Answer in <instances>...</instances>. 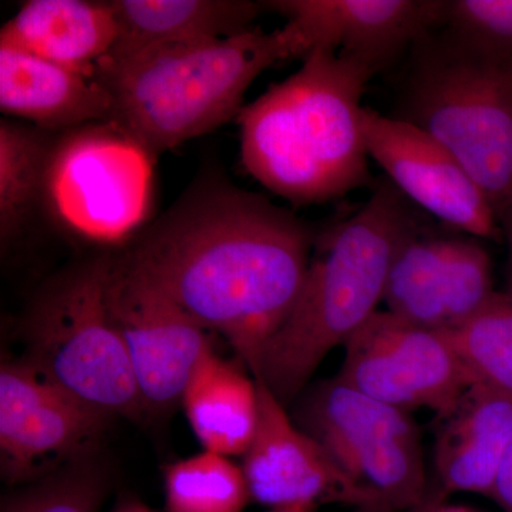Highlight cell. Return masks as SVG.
Instances as JSON below:
<instances>
[{
    "label": "cell",
    "mask_w": 512,
    "mask_h": 512,
    "mask_svg": "<svg viewBox=\"0 0 512 512\" xmlns=\"http://www.w3.org/2000/svg\"><path fill=\"white\" fill-rule=\"evenodd\" d=\"M106 490L101 473L83 461L9 498L2 512H99Z\"/></svg>",
    "instance_id": "cb8c5ba5"
},
{
    "label": "cell",
    "mask_w": 512,
    "mask_h": 512,
    "mask_svg": "<svg viewBox=\"0 0 512 512\" xmlns=\"http://www.w3.org/2000/svg\"><path fill=\"white\" fill-rule=\"evenodd\" d=\"M259 421L254 440L242 456L252 501L269 508L346 504L384 507L335 463L328 451L286 413L285 404L261 380Z\"/></svg>",
    "instance_id": "9a60e30c"
},
{
    "label": "cell",
    "mask_w": 512,
    "mask_h": 512,
    "mask_svg": "<svg viewBox=\"0 0 512 512\" xmlns=\"http://www.w3.org/2000/svg\"><path fill=\"white\" fill-rule=\"evenodd\" d=\"M298 426L340 470L393 512L429 493L420 430L409 412L359 392L338 376L303 397Z\"/></svg>",
    "instance_id": "ba28073f"
},
{
    "label": "cell",
    "mask_w": 512,
    "mask_h": 512,
    "mask_svg": "<svg viewBox=\"0 0 512 512\" xmlns=\"http://www.w3.org/2000/svg\"><path fill=\"white\" fill-rule=\"evenodd\" d=\"M447 495L439 487H430L424 500L407 512H436L437 508L446 501Z\"/></svg>",
    "instance_id": "83f0119b"
},
{
    "label": "cell",
    "mask_w": 512,
    "mask_h": 512,
    "mask_svg": "<svg viewBox=\"0 0 512 512\" xmlns=\"http://www.w3.org/2000/svg\"><path fill=\"white\" fill-rule=\"evenodd\" d=\"M0 110L30 126L63 133L111 121L113 103L93 76L16 47L0 46Z\"/></svg>",
    "instance_id": "2e32d148"
},
{
    "label": "cell",
    "mask_w": 512,
    "mask_h": 512,
    "mask_svg": "<svg viewBox=\"0 0 512 512\" xmlns=\"http://www.w3.org/2000/svg\"><path fill=\"white\" fill-rule=\"evenodd\" d=\"M111 512H156L151 510L148 505L141 503V501L136 500V498H127V500L121 501V503L117 504L114 507V510Z\"/></svg>",
    "instance_id": "f1b7e54d"
},
{
    "label": "cell",
    "mask_w": 512,
    "mask_h": 512,
    "mask_svg": "<svg viewBox=\"0 0 512 512\" xmlns=\"http://www.w3.org/2000/svg\"><path fill=\"white\" fill-rule=\"evenodd\" d=\"M500 224L508 244V289L505 296L512 306V208L500 218Z\"/></svg>",
    "instance_id": "4316f807"
},
{
    "label": "cell",
    "mask_w": 512,
    "mask_h": 512,
    "mask_svg": "<svg viewBox=\"0 0 512 512\" xmlns=\"http://www.w3.org/2000/svg\"><path fill=\"white\" fill-rule=\"evenodd\" d=\"M315 238L293 212L220 175L194 181L117 256L208 332L254 377L291 313Z\"/></svg>",
    "instance_id": "6da1fadb"
},
{
    "label": "cell",
    "mask_w": 512,
    "mask_h": 512,
    "mask_svg": "<svg viewBox=\"0 0 512 512\" xmlns=\"http://www.w3.org/2000/svg\"><path fill=\"white\" fill-rule=\"evenodd\" d=\"M356 512H393L386 507H362L357 508Z\"/></svg>",
    "instance_id": "4dcf8cb0"
},
{
    "label": "cell",
    "mask_w": 512,
    "mask_h": 512,
    "mask_svg": "<svg viewBox=\"0 0 512 512\" xmlns=\"http://www.w3.org/2000/svg\"><path fill=\"white\" fill-rule=\"evenodd\" d=\"M444 333L470 386L512 399V306L505 293L495 292L476 315Z\"/></svg>",
    "instance_id": "7402d4cb"
},
{
    "label": "cell",
    "mask_w": 512,
    "mask_h": 512,
    "mask_svg": "<svg viewBox=\"0 0 512 512\" xmlns=\"http://www.w3.org/2000/svg\"><path fill=\"white\" fill-rule=\"evenodd\" d=\"M264 5L298 30L308 55L333 50L375 77L444 25L447 0H274Z\"/></svg>",
    "instance_id": "4fadbf2b"
},
{
    "label": "cell",
    "mask_w": 512,
    "mask_h": 512,
    "mask_svg": "<svg viewBox=\"0 0 512 512\" xmlns=\"http://www.w3.org/2000/svg\"><path fill=\"white\" fill-rule=\"evenodd\" d=\"M113 252L64 269L30 305L23 359L64 392L107 416L147 414L126 346L111 318Z\"/></svg>",
    "instance_id": "8992f818"
},
{
    "label": "cell",
    "mask_w": 512,
    "mask_h": 512,
    "mask_svg": "<svg viewBox=\"0 0 512 512\" xmlns=\"http://www.w3.org/2000/svg\"><path fill=\"white\" fill-rule=\"evenodd\" d=\"M443 28L478 52L512 60V0H447Z\"/></svg>",
    "instance_id": "d4e9b609"
},
{
    "label": "cell",
    "mask_w": 512,
    "mask_h": 512,
    "mask_svg": "<svg viewBox=\"0 0 512 512\" xmlns=\"http://www.w3.org/2000/svg\"><path fill=\"white\" fill-rule=\"evenodd\" d=\"M443 419L434 451L437 487L446 495L491 497L512 440L511 397L471 386Z\"/></svg>",
    "instance_id": "e0dca14e"
},
{
    "label": "cell",
    "mask_w": 512,
    "mask_h": 512,
    "mask_svg": "<svg viewBox=\"0 0 512 512\" xmlns=\"http://www.w3.org/2000/svg\"><path fill=\"white\" fill-rule=\"evenodd\" d=\"M163 473L167 512H244L252 501L242 466L212 451L174 461Z\"/></svg>",
    "instance_id": "603a6c76"
},
{
    "label": "cell",
    "mask_w": 512,
    "mask_h": 512,
    "mask_svg": "<svg viewBox=\"0 0 512 512\" xmlns=\"http://www.w3.org/2000/svg\"><path fill=\"white\" fill-rule=\"evenodd\" d=\"M419 229L406 197L383 181L359 210L323 232L298 299L256 372L279 402L301 394L325 357L375 315L397 252Z\"/></svg>",
    "instance_id": "3957f363"
},
{
    "label": "cell",
    "mask_w": 512,
    "mask_h": 512,
    "mask_svg": "<svg viewBox=\"0 0 512 512\" xmlns=\"http://www.w3.org/2000/svg\"><path fill=\"white\" fill-rule=\"evenodd\" d=\"M154 156L113 121L57 133L42 208L57 227L97 245L127 244L154 194Z\"/></svg>",
    "instance_id": "52a82bcc"
},
{
    "label": "cell",
    "mask_w": 512,
    "mask_h": 512,
    "mask_svg": "<svg viewBox=\"0 0 512 512\" xmlns=\"http://www.w3.org/2000/svg\"><path fill=\"white\" fill-rule=\"evenodd\" d=\"M269 512H315V508L305 505H289V507L271 508Z\"/></svg>",
    "instance_id": "f546056e"
},
{
    "label": "cell",
    "mask_w": 512,
    "mask_h": 512,
    "mask_svg": "<svg viewBox=\"0 0 512 512\" xmlns=\"http://www.w3.org/2000/svg\"><path fill=\"white\" fill-rule=\"evenodd\" d=\"M490 255L468 237L416 232L397 252L383 302L421 328L450 332L493 298Z\"/></svg>",
    "instance_id": "5bb4252c"
},
{
    "label": "cell",
    "mask_w": 512,
    "mask_h": 512,
    "mask_svg": "<svg viewBox=\"0 0 512 512\" xmlns=\"http://www.w3.org/2000/svg\"><path fill=\"white\" fill-rule=\"evenodd\" d=\"M373 74L329 49L238 116L245 170L293 205L339 200L370 183L363 94Z\"/></svg>",
    "instance_id": "7a4b0ae2"
},
{
    "label": "cell",
    "mask_w": 512,
    "mask_h": 512,
    "mask_svg": "<svg viewBox=\"0 0 512 512\" xmlns=\"http://www.w3.org/2000/svg\"><path fill=\"white\" fill-rule=\"evenodd\" d=\"M57 133L0 121V241L5 249L42 208L47 158Z\"/></svg>",
    "instance_id": "44dd1931"
},
{
    "label": "cell",
    "mask_w": 512,
    "mask_h": 512,
    "mask_svg": "<svg viewBox=\"0 0 512 512\" xmlns=\"http://www.w3.org/2000/svg\"><path fill=\"white\" fill-rule=\"evenodd\" d=\"M107 303L147 413L173 409L181 403L202 356L212 348L211 332L138 278L117 254L111 262Z\"/></svg>",
    "instance_id": "8fae6325"
},
{
    "label": "cell",
    "mask_w": 512,
    "mask_h": 512,
    "mask_svg": "<svg viewBox=\"0 0 512 512\" xmlns=\"http://www.w3.org/2000/svg\"><path fill=\"white\" fill-rule=\"evenodd\" d=\"M340 380L359 392L412 412L446 417L470 389L446 333L377 311L345 346Z\"/></svg>",
    "instance_id": "30bf717a"
},
{
    "label": "cell",
    "mask_w": 512,
    "mask_h": 512,
    "mask_svg": "<svg viewBox=\"0 0 512 512\" xmlns=\"http://www.w3.org/2000/svg\"><path fill=\"white\" fill-rule=\"evenodd\" d=\"M491 498H494L505 512H512V440L501 461Z\"/></svg>",
    "instance_id": "484cf974"
},
{
    "label": "cell",
    "mask_w": 512,
    "mask_h": 512,
    "mask_svg": "<svg viewBox=\"0 0 512 512\" xmlns=\"http://www.w3.org/2000/svg\"><path fill=\"white\" fill-rule=\"evenodd\" d=\"M407 63L394 117L443 144L500 221L512 208V60L478 52L441 26Z\"/></svg>",
    "instance_id": "5b68a950"
},
{
    "label": "cell",
    "mask_w": 512,
    "mask_h": 512,
    "mask_svg": "<svg viewBox=\"0 0 512 512\" xmlns=\"http://www.w3.org/2000/svg\"><path fill=\"white\" fill-rule=\"evenodd\" d=\"M306 56L298 30L285 23L272 32L251 28L103 59L93 77L109 93L111 121L156 157L238 119L245 94L266 69Z\"/></svg>",
    "instance_id": "277c9868"
},
{
    "label": "cell",
    "mask_w": 512,
    "mask_h": 512,
    "mask_svg": "<svg viewBox=\"0 0 512 512\" xmlns=\"http://www.w3.org/2000/svg\"><path fill=\"white\" fill-rule=\"evenodd\" d=\"M119 35L104 59L221 39L252 28L262 3L248 0H109ZM103 60V59H101Z\"/></svg>",
    "instance_id": "d6986e66"
},
{
    "label": "cell",
    "mask_w": 512,
    "mask_h": 512,
    "mask_svg": "<svg viewBox=\"0 0 512 512\" xmlns=\"http://www.w3.org/2000/svg\"><path fill=\"white\" fill-rule=\"evenodd\" d=\"M436 512H468L467 510H464V508H451L446 507V505L441 504L439 508H437Z\"/></svg>",
    "instance_id": "1f68e13d"
},
{
    "label": "cell",
    "mask_w": 512,
    "mask_h": 512,
    "mask_svg": "<svg viewBox=\"0 0 512 512\" xmlns=\"http://www.w3.org/2000/svg\"><path fill=\"white\" fill-rule=\"evenodd\" d=\"M181 404L205 451L244 456L259 421V392L241 366L208 350L185 387Z\"/></svg>",
    "instance_id": "ffe728a7"
},
{
    "label": "cell",
    "mask_w": 512,
    "mask_h": 512,
    "mask_svg": "<svg viewBox=\"0 0 512 512\" xmlns=\"http://www.w3.org/2000/svg\"><path fill=\"white\" fill-rule=\"evenodd\" d=\"M119 35L106 2L30 0L0 30V46L16 47L93 76Z\"/></svg>",
    "instance_id": "ac0fdd59"
},
{
    "label": "cell",
    "mask_w": 512,
    "mask_h": 512,
    "mask_svg": "<svg viewBox=\"0 0 512 512\" xmlns=\"http://www.w3.org/2000/svg\"><path fill=\"white\" fill-rule=\"evenodd\" d=\"M110 416L74 399L25 359L0 367V471L9 484H35L83 463Z\"/></svg>",
    "instance_id": "9c48e42d"
},
{
    "label": "cell",
    "mask_w": 512,
    "mask_h": 512,
    "mask_svg": "<svg viewBox=\"0 0 512 512\" xmlns=\"http://www.w3.org/2000/svg\"><path fill=\"white\" fill-rule=\"evenodd\" d=\"M367 153L390 183L423 210L468 237L497 238V214L466 168L421 128L363 111Z\"/></svg>",
    "instance_id": "7c38bea8"
}]
</instances>
